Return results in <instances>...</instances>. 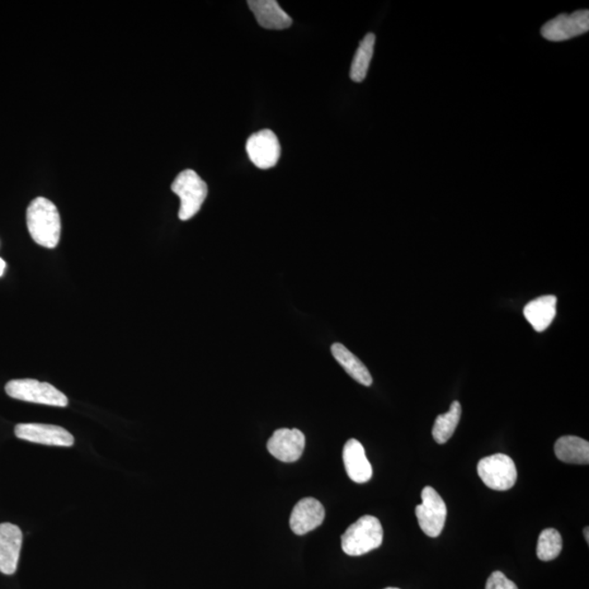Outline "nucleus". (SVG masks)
I'll use <instances>...</instances> for the list:
<instances>
[{"label":"nucleus","instance_id":"10","mask_svg":"<svg viewBox=\"0 0 589 589\" xmlns=\"http://www.w3.org/2000/svg\"><path fill=\"white\" fill-rule=\"evenodd\" d=\"M306 438L299 429L282 428L273 433L267 441V450L275 459L293 463L304 453Z\"/></svg>","mask_w":589,"mask_h":589},{"label":"nucleus","instance_id":"23","mask_svg":"<svg viewBox=\"0 0 589 589\" xmlns=\"http://www.w3.org/2000/svg\"><path fill=\"white\" fill-rule=\"evenodd\" d=\"M584 536H585V537H586V541H587V544H589V535H588V527H586V529H585V530H584Z\"/></svg>","mask_w":589,"mask_h":589},{"label":"nucleus","instance_id":"16","mask_svg":"<svg viewBox=\"0 0 589 589\" xmlns=\"http://www.w3.org/2000/svg\"><path fill=\"white\" fill-rule=\"evenodd\" d=\"M554 453L560 461L568 464L589 463V443L582 438L564 436L555 442Z\"/></svg>","mask_w":589,"mask_h":589},{"label":"nucleus","instance_id":"20","mask_svg":"<svg viewBox=\"0 0 589 589\" xmlns=\"http://www.w3.org/2000/svg\"><path fill=\"white\" fill-rule=\"evenodd\" d=\"M562 550V537L554 529H546L540 532L537 544V557L541 561H553L559 557Z\"/></svg>","mask_w":589,"mask_h":589},{"label":"nucleus","instance_id":"2","mask_svg":"<svg viewBox=\"0 0 589 589\" xmlns=\"http://www.w3.org/2000/svg\"><path fill=\"white\" fill-rule=\"evenodd\" d=\"M384 541V529L378 518L365 515L348 527L342 535V549L351 557L370 553Z\"/></svg>","mask_w":589,"mask_h":589},{"label":"nucleus","instance_id":"4","mask_svg":"<svg viewBox=\"0 0 589 589\" xmlns=\"http://www.w3.org/2000/svg\"><path fill=\"white\" fill-rule=\"evenodd\" d=\"M9 397L23 402L49 405V407H66L68 398L54 385L40 383L35 379L12 380L6 385Z\"/></svg>","mask_w":589,"mask_h":589},{"label":"nucleus","instance_id":"6","mask_svg":"<svg viewBox=\"0 0 589 589\" xmlns=\"http://www.w3.org/2000/svg\"><path fill=\"white\" fill-rule=\"evenodd\" d=\"M422 504L416 507L418 524L431 539L440 536L446 520V502L432 487H425L422 492Z\"/></svg>","mask_w":589,"mask_h":589},{"label":"nucleus","instance_id":"17","mask_svg":"<svg viewBox=\"0 0 589 589\" xmlns=\"http://www.w3.org/2000/svg\"><path fill=\"white\" fill-rule=\"evenodd\" d=\"M332 355L336 358L352 378L362 385L370 386L372 384V376L367 367L362 364L360 358L353 355V353L342 344H333L331 347Z\"/></svg>","mask_w":589,"mask_h":589},{"label":"nucleus","instance_id":"24","mask_svg":"<svg viewBox=\"0 0 589 589\" xmlns=\"http://www.w3.org/2000/svg\"><path fill=\"white\" fill-rule=\"evenodd\" d=\"M384 589H399V588H395V587H388V588H384Z\"/></svg>","mask_w":589,"mask_h":589},{"label":"nucleus","instance_id":"14","mask_svg":"<svg viewBox=\"0 0 589 589\" xmlns=\"http://www.w3.org/2000/svg\"><path fill=\"white\" fill-rule=\"evenodd\" d=\"M248 6L256 17L259 26L265 29L284 30L293 23L275 0H249Z\"/></svg>","mask_w":589,"mask_h":589},{"label":"nucleus","instance_id":"21","mask_svg":"<svg viewBox=\"0 0 589 589\" xmlns=\"http://www.w3.org/2000/svg\"><path fill=\"white\" fill-rule=\"evenodd\" d=\"M486 589H518L515 582L508 579L506 575L500 571L493 572L490 575Z\"/></svg>","mask_w":589,"mask_h":589},{"label":"nucleus","instance_id":"22","mask_svg":"<svg viewBox=\"0 0 589 589\" xmlns=\"http://www.w3.org/2000/svg\"><path fill=\"white\" fill-rule=\"evenodd\" d=\"M4 270H6V262L0 258V276H3Z\"/></svg>","mask_w":589,"mask_h":589},{"label":"nucleus","instance_id":"11","mask_svg":"<svg viewBox=\"0 0 589 589\" xmlns=\"http://www.w3.org/2000/svg\"><path fill=\"white\" fill-rule=\"evenodd\" d=\"M22 531L12 523L0 524V572L6 575L15 574L20 558Z\"/></svg>","mask_w":589,"mask_h":589},{"label":"nucleus","instance_id":"8","mask_svg":"<svg viewBox=\"0 0 589 589\" xmlns=\"http://www.w3.org/2000/svg\"><path fill=\"white\" fill-rule=\"evenodd\" d=\"M246 150L251 161L260 169L275 167L281 157L280 141L268 129L252 135L247 141Z\"/></svg>","mask_w":589,"mask_h":589},{"label":"nucleus","instance_id":"19","mask_svg":"<svg viewBox=\"0 0 589 589\" xmlns=\"http://www.w3.org/2000/svg\"><path fill=\"white\" fill-rule=\"evenodd\" d=\"M461 415V407L457 400L451 404L450 411L439 415L435 422V426L432 429L433 439L439 445H445L451 439L459 425Z\"/></svg>","mask_w":589,"mask_h":589},{"label":"nucleus","instance_id":"12","mask_svg":"<svg viewBox=\"0 0 589 589\" xmlns=\"http://www.w3.org/2000/svg\"><path fill=\"white\" fill-rule=\"evenodd\" d=\"M325 511L322 502L314 498H305L296 504L291 512L290 525L296 535L308 534L322 524Z\"/></svg>","mask_w":589,"mask_h":589},{"label":"nucleus","instance_id":"3","mask_svg":"<svg viewBox=\"0 0 589 589\" xmlns=\"http://www.w3.org/2000/svg\"><path fill=\"white\" fill-rule=\"evenodd\" d=\"M172 191L181 199L179 220L188 221L192 219L204 205L207 196V185L195 171L186 169L174 181Z\"/></svg>","mask_w":589,"mask_h":589},{"label":"nucleus","instance_id":"9","mask_svg":"<svg viewBox=\"0 0 589 589\" xmlns=\"http://www.w3.org/2000/svg\"><path fill=\"white\" fill-rule=\"evenodd\" d=\"M19 439L54 446H73L74 438L65 428L45 423H19L15 428Z\"/></svg>","mask_w":589,"mask_h":589},{"label":"nucleus","instance_id":"7","mask_svg":"<svg viewBox=\"0 0 589 589\" xmlns=\"http://www.w3.org/2000/svg\"><path fill=\"white\" fill-rule=\"evenodd\" d=\"M589 30V12L562 13L541 27V35L551 42H563L585 35Z\"/></svg>","mask_w":589,"mask_h":589},{"label":"nucleus","instance_id":"18","mask_svg":"<svg viewBox=\"0 0 589 589\" xmlns=\"http://www.w3.org/2000/svg\"><path fill=\"white\" fill-rule=\"evenodd\" d=\"M375 43L376 35L374 33H368L358 46L350 73L353 82L360 83L366 79L372 56H374Z\"/></svg>","mask_w":589,"mask_h":589},{"label":"nucleus","instance_id":"15","mask_svg":"<svg viewBox=\"0 0 589 589\" xmlns=\"http://www.w3.org/2000/svg\"><path fill=\"white\" fill-rule=\"evenodd\" d=\"M557 297L546 295L530 301L525 306L524 315L537 332H543L553 323L557 314Z\"/></svg>","mask_w":589,"mask_h":589},{"label":"nucleus","instance_id":"13","mask_svg":"<svg viewBox=\"0 0 589 589\" xmlns=\"http://www.w3.org/2000/svg\"><path fill=\"white\" fill-rule=\"evenodd\" d=\"M343 461L346 473L353 482L365 484L372 477V466L367 459L364 446L356 439H351L344 446Z\"/></svg>","mask_w":589,"mask_h":589},{"label":"nucleus","instance_id":"1","mask_svg":"<svg viewBox=\"0 0 589 589\" xmlns=\"http://www.w3.org/2000/svg\"><path fill=\"white\" fill-rule=\"evenodd\" d=\"M27 225L37 244L49 249L58 246L61 221L58 206L53 202L43 197L33 200L27 206Z\"/></svg>","mask_w":589,"mask_h":589},{"label":"nucleus","instance_id":"5","mask_svg":"<svg viewBox=\"0 0 589 589\" xmlns=\"http://www.w3.org/2000/svg\"><path fill=\"white\" fill-rule=\"evenodd\" d=\"M478 475L486 486L498 492H506L515 486L517 470L515 461L506 454H494L480 460Z\"/></svg>","mask_w":589,"mask_h":589}]
</instances>
